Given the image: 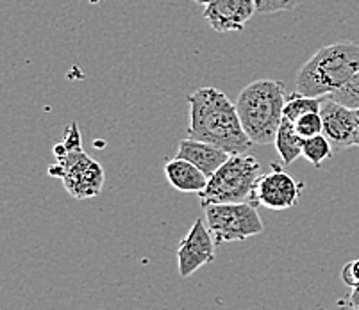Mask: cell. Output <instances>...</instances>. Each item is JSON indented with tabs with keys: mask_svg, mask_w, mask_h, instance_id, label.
I'll return each instance as SVG.
<instances>
[{
	"mask_svg": "<svg viewBox=\"0 0 359 310\" xmlns=\"http://www.w3.org/2000/svg\"><path fill=\"white\" fill-rule=\"evenodd\" d=\"M190 104L188 138L211 143L231 155L245 153L254 145L241 125L236 104L218 87H201L186 97Z\"/></svg>",
	"mask_w": 359,
	"mask_h": 310,
	"instance_id": "6da1fadb",
	"label": "cell"
},
{
	"mask_svg": "<svg viewBox=\"0 0 359 310\" xmlns=\"http://www.w3.org/2000/svg\"><path fill=\"white\" fill-rule=\"evenodd\" d=\"M54 157L55 162L48 168V175L61 178L72 198L88 200L102 192L106 173L100 162L83 150L81 130L75 122L67 127L63 141L54 145Z\"/></svg>",
	"mask_w": 359,
	"mask_h": 310,
	"instance_id": "7a4b0ae2",
	"label": "cell"
},
{
	"mask_svg": "<svg viewBox=\"0 0 359 310\" xmlns=\"http://www.w3.org/2000/svg\"><path fill=\"white\" fill-rule=\"evenodd\" d=\"M359 70V43L338 41L322 47L297 73L295 90L308 97H329Z\"/></svg>",
	"mask_w": 359,
	"mask_h": 310,
	"instance_id": "3957f363",
	"label": "cell"
},
{
	"mask_svg": "<svg viewBox=\"0 0 359 310\" xmlns=\"http://www.w3.org/2000/svg\"><path fill=\"white\" fill-rule=\"evenodd\" d=\"M286 87L280 80L261 79L238 94L236 109L241 125L254 145H270L285 118Z\"/></svg>",
	"mask_w": 359,
	"mask_h": 310,
	"instance_id": "277c9868",
	"label": "cell"
},
{
	"mask_svg": "<svg viewBox=\"0 0 359 310\" xmlns=\"http://www.w3.org/2000/svg\"><path fill=\"white\" fill-rule=\"evenodd\" d=\"M261 164L254 155L238 153L231 155L210 177L204 191L198 192L202 207L213 204H241L250 202L256 205L254 191L261 177Z\"/></svg>",
	"mask_w": 359,
	"mask_h": 310,
	"instance_id": "5b68a950",
	"label": "cell"
},
{
	"mask_svg": "<svg viewBox=\"0 0 359 310\" xmlns=\"http://www.w3.org/2000/svg\"><path fill=\"white\" fill-rule=\"evenodd\" d=\"M205 223L213 234L215 243H233L263 234L264 225L261 221L256 205L250 202L241 204H213L204 207Z\"/></svg>",
	"mask_w": 359,
	"mask_h": 310,
	"instance_id": "8992f818",
	"label": "cell"
},
{
	"mask_svg": "<svg viewBox=\"0 0 359 310\" xmlns=\"http://www.w3.org/2000/svg\"><path fill=\"white\" fill-rule=\"evenodd\" d=\"M302 188L304 184L297 182L280 166L273 164L269 173H263L257 178L254 200L270 211H286V209L295 207Z\"/></svg>",
	"mask_w": 359,
	"mask_h": 310,
	"instance_id": "52a82bcc",
	"label": "cell"
},
{
	"mask_svg": "<svg viewBox=\"0 0 359 310\" xmlns=\"http://www.w3.org/2000/svg\"><path fill=\"white\" fill-rule=\"evenodd\" d=\"M215 248L217 243L213 239V234L208 228V223L198 218L195 220L194 227L186 234L184 239L179 243L177 248V266L179 275L182 279L191 276L197 269H201L205 264H211L215 260Z\"/></svg>",
	"mask_w": 359,
	"mask_h": 310,
	"instance_id": "ba28073f",
	"label": "cell"
},
{
	"mask_svg": "<svg viewBox=\"0 0 359 310\" xmlns=\"http://www.w3.org/2000/svg\"><path fill=\"white\" fill-rule=\"evenodd\" d=\"M320 116L324 122V136L331 141L334 152H344L351 146H355V127H358L355 109H351L329 97L322 99Z\"/></svg>",
	"mask_w": 359,
	"mask_h": 310,
	"instance_id": "9c48e42d",
	"label": "cell"
},
{
	"mask_svg": "<svg viewBox=\"0 0 359 310\" xmlns=\"http://www.w3.org/2000/svg\"><path fill=\"white\" fill-rule=\"evenodd\" d=\"M254 13H257L256 0H210L204 18L215 32L229 34L243 31Z\"/></svg>",
	"mask_w": 359,
	"mask_h": 310,
	"instance_id": "30bf717a",
	"label": "cell"
},
{
	"mask_svg": "<svg viewBox=\"0 0 359 310\" xmlns=\"http://www.w3.org/2000/svg\"><path fill=\"white\" fill-rule=\"evenodd\" d=\"M175 157L194 162L195 166H198V168L204 171L205 177L210 178L213 177L215 171L231 157V153L218 148L217 145H211V143L186 138L179 143L177 155H175Z\"/></svg>",
	"mask_w": 359,
	"mask_h": 310,
	"instance_id": "8fae6325",
	"label": "cell"
},
{
	"mask_svg": "<svg viewBox=\"0 0 359 310\" xmlns=\"http://www.w3.org/2000/svg\"><path fill=\"white\" fill-rule=\"evenodd\" d=\"M165 175L168 184L174 189L181 192H197V195L204 191L208 181H210L198 166L179 157L166 161Z\"/></svg>",
	"mask_w": 359,
	"mask_h": 310,
	"instance_id": "7c38bea8",
	"label": "cell"
},
{
	"mask_svg": "<svg viewBox=\"0 0 359 310\" xmlns=\"http://www.w3.org/2000/svg\"><path fill=\"white\" fill-rule=\"evenodd\" d=\"M276 150L279 153L280 161L285 164H293L297 159L302 155V145H304V138H300L297 134L295 125L288 120L283 118L279 130L276 134Z\"/></svg>",
	"mask_w": 359,
	"mask_h": 310,
	"instance_id": "4fadbf2b",
	"label": "cell"
},
{
	"mask_svg": "<svg viewBox=\"0 0 359 310\" xmlns=\"http://www.w3.org/2000/svg\"><path fill=\"white\" fill-rule=\"evenodd\" d=\"M320 106H322V99H318V97H308V94H302L295 90L292 94L286 97L285 120L295 123L304 114L320 113Z\"/></svg>",
	"mask_w": 359,
	"mask_h": 310,
	"instance_id": "5bb4252c",
	"label": "cell"
},
{
	"mask_svg": "<svg viewBox=\"0 0 359 310\" xmlns=\"http://www.w3.org/2000/svg\"><path fill=\"white\" fill-rule=\"evenodd\" d=\"M331 141L325 138L324 134H318V136H313V138L304 139V145H302V157L308 159L315 168H320L322 162L327 161L332 157Z\"/></svg>",
	"mask_w": 359,
	"mask_h": 310,
	"instance_id": "9a60e30c",
	"label": "cell"
},
{
	"mask_svg": "<svg viewBox=\"0 0 359 310\" xmlns=\"http://www.w3.org/2000/svg\"><path fill=\"white\" fill-rule=\"evenodd\" d=\"M329 97L336 100V102L351 107V109H359V70L355 71L354 77L341 90L334 91Z\"/></svg>",
	"mask_w": 359,
	"mask_h": 310,
	"instance_id": "2e32d148",
	"label": "cell"
},
{
	"mask_svg": "<svg viewBox=\"0 0 359 310\" xmlns=\"http://www.w3.org/2000/svg\"><path fill=\"white\" fill-rule=\"evenodd\" d=\"M295 130L300 138H313V136H318V134H324V122H322V116L320 113H308L304 116H300L295 123Z\"/></svg>",
	"mask_w": 359,
	"mask_h": 310,
	"instance_id": "e0dca14e",
	"label": "cell"
},
{
	"mask_svg": "<svg viewBox=\"0 0 359 310\" xmlns=\"http://www.w3.org/2000/svg\"><path fill=\"white\" fill-rule=\"evenodd\" d=\"M302 0H256L257 13L261 15H270V13L290 11L297 8Z\"/></svg>",
	"mask_w": 359,
	"mask_h": 310,
	"instance_id": "ac0fdd59",
	"label": "cell"
},
{
	"mask_svg": "<svg viewBox=\"0 0 359 310\" xmlns=\"http://www.w3.org/2000/svg\"><path fill=\"white\" fill-rule=\"evenodd\" d=\"M341 280L351 289L359 287V259L351 260V262H347L341 267Z\"/></svg>",
	"mask_w": 359,
	"mask_h": 310,
	"instance_id": "d6986e66",
	"label": "cell"
},
{
	"mask_svg": "<svg viewBox=\"0 0 359 310\" xmlns=\"http://www.w3.org/2000/svg\"><path fill=\"white\" fill-rule=\"evenodd\" d=\"M347 307L352 310H359V287H354L347 298Z\"/></svg>",
	"mask_w": 359,
	"mask_h": 310,
	"instance_id": "ffe728a7",
	"label": "cell"
},
{
	"mask_svg": "<svg viewBox=\"0 0 359 310\" xmlns=\"http://www.w3.org/2000/svg\"><path fill=\"white\" fill-rule=\"evenodd\" d=\"M355 118H358V127H355V146H359V109H355Z\"/></svg>",
	"mask_w": 359,
	"mask_h": 310,
	"instance_id": "44dd1931",
	"label": "cell"
},
{
	"mask_svg": "<svg viewBox=\"0 0 359 310\" xmlns=\"http://www.w3.org/2000/svg\"><path fill=\"white\" fill-rule=\"evenodd\" d=\"M194 2H197V4H201V6H205L208 2H210V0H194Z\"/></svg>",
	"mask_w": 359,
	"mask_h": 310,
	"instance_id": "7402d4cb",
	"label": "cell"
}]
</instances>
